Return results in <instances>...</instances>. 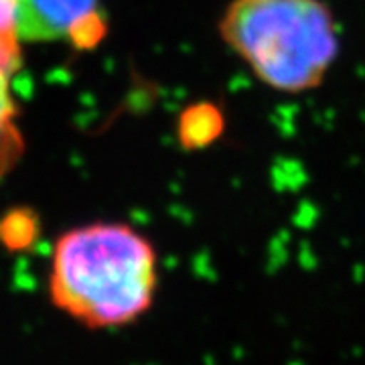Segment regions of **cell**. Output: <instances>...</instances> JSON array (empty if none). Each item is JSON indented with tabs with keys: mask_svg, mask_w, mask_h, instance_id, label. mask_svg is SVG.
Segmentation results:
<instances>
[{
	"mask_svg": "<svg viewBox=\"0 0 365 365\" xmlns=\"http://www.w3.org/2000/svg\"><path fill=\"white\" fill-rule=\"evenodd\" d=\"M21 41H69L91 47L106 29L98 0H13Z\"/></svg>",
	"mask_w": 365,
	"mask_h": 365,
	"instance_id": "3",
	"label": "cell"
},
{
	"mask_svg": "<svg viewBox=\"0 0 365 365\" xmlns=\"http://www.w3.org/2000/svg\"><path fill=\"white\" fill-rule=\"evenodd\" d=\"M217 33L262 86L288 96L319 90L341 53L327 0H230Z\"/></svg>",
	"mask_w": 365,
	"mask_h": 365,
	"instance_id": "2",
	"label": "cell"
},
{
	"mask_svg": "<svg viewBox=\"0 0 365 365\" xmlns=\"http://www.w3.org/2000/svg\"><path fill=\"white\" fill-rule=\"evenodd\" d=\"M21 43L14 33L0 31V181L14 169L25 150L11 90L13 76L21 66Z\"/></svg>",
	"mask_w": 365,
	"mask_h": 365,
	"instance_id": "4",
	"label": "cell"
},
{
	"mask_svg": "<svg viewBox=\"0 0 365 365\" xmlns=\"http://www.w3.org/2000/svg\"><path fill=\"white\" fill-rule=\"evenodd\" d=\"M35 240V225L29 220H6L0 225V242L9 250H25Z\"/></svg>",
	"mask_w": 365,
	"mask_h": 365,
	"instance_id": "6",
	"label": "cell"
},
{
	"mask_svg": "<svg viewBox=\"0 0 365 365\" xmlns=\"http://www.w3.org/2000/svg\"><path fill=\"white\" fill-rule=\"evenodd\" d=\"M160 287L155 244L130 223L71 227L53 244L47 299L88 331H122L153 311Z\"/></svg>",
	"mask_w": 365,
	"mask_h": 365,
	"instance_id": "1",
	"label": "cell"
},
{
	"mask_svg": "<svg viewBox=\"0 0 365 365\" xmlns=\"http://www.w3.org/2000/svg\"><path fill=\"white\" fill-rule=\"evenodd\" d=\"M225 110L215 102H195L182 110L177 136L185 150H203L217 143L225 134Z\"/></svg>",
	"mask_w": 365,
	"mask_h": 365,
	"instance_id": "5",
	"label": "cell"
}]
</instances>
